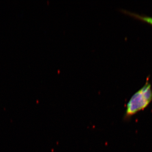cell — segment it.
<instances>
[{
    "mask_svg": "<svg viewBox=\"0 0 152 152\" xmlns=\"http://www.w3.org/2000/svg\"><path fill=\"white\" fill-rule=\"evenodd\" d=\"M123 12L133 17V18H135L137 19L140 20L142 21L145 22L149 24L152 26V17L148 16L146 15H139V14L135 13L133 12H130L126 10H122Z\"/></svg>",
    "mask_w": 152,
    "mask_h": 152,
    "instance_id": "7a4b0ae2",
    "label": "cell"
},
{
    "mask_svg": "<svg viewBox=\"0 0 152 152\" xmlns=\"http://www.w3.org/2000/svg\"><path fill=\"white\" fill-rule=\"evenodd\" d=\"M152 102L151 85L147 81L143 86L130 99L126 107L124 119H130L134 115L146 108Z\"/></svg>",
    "mask_w": 152,
    "mask_h": 152,
    "instance_id": "6da1fadb",
    "label": "cell"
}]
</instances>
